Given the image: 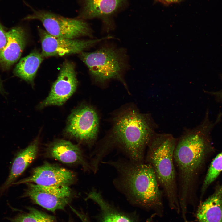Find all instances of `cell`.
Returning <instances> with one entry per match:
<instances>
[{
  "label": "cell",
  "instance_id": "1",
  "mask_svg": "<svg viewBox=\"0 0 222 222\" xmlns=\"http://www.w3.org/2000/svg\"><path fill=\"white\" fill-rule=\"evenodd\" d=\"M220 120L210 121L208 112L200 124L187 130L177 139L174 152L180 208L185 209L192 199L195 182L204 162L208 138Z\"/></svg>",
  "mask_w": 222,
  "mask_h": 222
},
{
  "label": "cell",
  "instance_id": "2",
  "mask_svg": "<svg viewBox=\"0 0 222 222\" xmlns=\"http://www.w3.org/2000/svg\"><path fill=\"white\" fill-rule=\"evenodd\" d=\"M114 121L110 142L98 154L102 157L110 145L116 144L125 150L132 162H144L148 145L157 128L151 116L129 108L118 113Z\"/></svg>",
  "mask_w": 222,
  "mask_h": 222
},
{
  "label": "cell",
  "instance_id": "3",
  "mask_svg": "<svg viewBox=\"0 0 222 222\" xmlns=\"http://www.w3.org/2000/svg\"><path fill=\"white\" fill-rule=\"evenodd\" d=\"M177 138L172 134L156 133L147 148L144 162L150 165L171 208L180 209L174 152Z\"/></svg>",
  "mask_w": 222,
  "mask_h": 222
},
{
  "label": "cell",
  "instance_id": "4",
  "mask_svg": "<svg viewBox=\"0 0 222 222\" xmlns=\"http://www.w3.org/2000/svg\"><path fill=\"white\" fill-rule=\"evenodd\" d=\"M120 175L119 184L137 203L150 208L162 204V192L151 166L145 162L139 163L117 161L109 162Z\"/></svg>",
  "mask_w": 222,
  "mask_h": 222
},
{
  "label": "cell",
  "instance_id": "5",
  "mask_svg": "<svg viewBox=\"0 0 222 222\" xmlns=\"http://www.w3.org/2000/svg\"><path fill=\"white\" fill-rule=\"evenodd\" d=\"M79 54L96 82L104 83L115 79L125 85L123 75L129 66L128 57L123 48L105 45L93 51Z\"/></svg>",
  "mask_w": 222,
  "mask_h": 222
},
{
  "label": "cell",
  "instance_id": "6",
  "mask_svg": "<svg viewBox=\"0 0 222 222\" xmlns=\"http://www.w3.org/2000/svg\"><path fill=\"white\" fill-rule=\"evenodd\" d=\"M25 19L39 21L47 33L56 37L70 39L93 37V31L89 25L79 18H68L49 11L33 9L32 13Z\"/></svg>",
  "mask_w": 222,
  "mask_h": 222
},
{
  "label": "cell",
  "instance_id": "7",
  "mask_svg": "<svg viewBox=\"0 0 222 222\" xmlns=\"http://www.w3.org/2000/svg\"><path fill=\"white\" fill-rule=\"evenodd\" d=\"M39 31L42 48L41 54L43 57L79 54L101 41L113 38L108 35L96 39L81 40L56 37L41 29H39Z\"/></svg>",
  "mask_w": 222,
  "mask_h": 222
},
{
  "label": "cell",
  "instance_id": "8",
  "mask_svg": "<svg viewBox=\"0 0 222 222\" xmlns=\"http://www.w3.org/2000/svg\"><path fill=\"white\" fill-rule=\"evenodd\" d=\"M98 127V118L95 109L83 105L72 111L68 118L65 131L73 138L91 143L96 139Z\"/></svg>",
  "mask_w": 222,
  "mask_h": 222
},
{
  "label": "cell",
  "instance_id": "9",
  "mask_svg": "<svg viewBox=\"0 0 222 222\" xmlns=\"http://www.w3.org/2000/svg\"><path fill=\"white\" fill-rule=\"evenodd\" d=\"M26 184L27 188L24 196L52 212L64 209L72 196V190L68 186H41L31 183Z\"/></svg>",
  "mask_w": 222,
  "mask_h": 222
},
{
  "label": "cell",
  "instance_id": "10",
  "mask_svg": "<svg viewBox=\"0 0 222 222\" xmlns=\"http://www.w3.org/2000/svg\"><path fill=\"white\" fill-rule=\"evenodd\" d=\"M77 84L75 64L72 62L65 61L49 95L39 107L63 105L75 92Z\"/></svg>",
  "mask_w": 222,
  "mask_h": 222
},
{
  "label": "cell",
  "instance_id": "11",
  "mask_svg": "<svg viewBox=\"0 0 222 222\" xmlns=\"http://www.w3.org/2000/svg\"><path fill=\"white\" fill-rule=\"evenodd\" d=\"M76 180V175L72 171L45 162L34 168L29 176L15 182L13 185L31 183L41 186H69Z\"/></svg>",
  "mask_w": 222,
  "mask_h": 222
},
{
  "label": "cell",
  "instance_id": "12",
  "mask_svg": "<svg viewBox=\"0 0 222 222\" xmlns=\"http://www.w3.org/2000/svg\"><path fill=\"white\" fill-rule=\"evenodd\" d=\"M7 41L0 50V64L8 68L20 57L27 43L24 30L20 27L12 28L7 32Z\"/></svg>",
  "mask_w": 222,
  "mask_h": 222
},
{
  "label": "cell",
  "instance_id": "13",
  "mask_svg": "<svg viewBox=\"0 0 222 222\" xmlns=\"http://www.w3.org/2000/svg\"><path fill=\"white\" fill-rule=\"evenodd\" d=\"M39 141L36 139L17 154L12 164L9 174L0 188L3 192L8 189L36 158L38 151Z\"/></svg>",
  "mask_w": 222,
  "mask_h": 222
},
{
  "label": "cell",
  "instance_id": "14",
  "mask_svg": "<svg viewBox=\"0 0 222 222\" xmlns=\"http://www.w3.org/2000/svg\"><path fill=\"white\" fill-rule=\"evenodd\" d=\"M47 153L51 157L63 163L80 164L88 168L80 147L69 141L59 140L54 142L48 148Z\"/></svg>",
  "mask_w": 222,
  "mask_h": 222
},
{
  "label": "cell",
  "instance_id": "15",
  "mask_svg": "<svg viewBox=\"0 0 222 222\" xmlns=\"http://www.w3.org/2000/svg\"><path fill=\"white\" fill-rule=\"evenodd\" d=\"M125 1L83 0L78 18L84 19L109 17L122 6Z\"/></svg>",
  "mask_w": 222,
  "mask_h": 222
},
{
  "label": "cell",
  "instance_id": "16",
  "mask_svg": "<svg viewBox=\"0 0 222 222\" xmlns=\"http://www.w3.org/2000/svg\"><path fill=\"white\" fill-rule=\"evenodd\" d=\"M196 217L198 222H222V185L201 204Z\"/></svg>",
  "mask_w": 222,
  "mask_h": 222
},
{
  "label": "cell",
  "instance_id": "17",
  "mask_svg": "<svg viewBox=\"0 0 222 222\" xmlns=\"http://www.w3.org/2000/svg\"><path fill=\"white\" fill-rule=\"evenodd\" d=\"M43 58L38 52H32L21 59L14 69V74L27 82L32 83Z\"/></svg>",
  "mask_w": 222,
  "mask_h": 222
},
{
  "label": "cell",
  "instance_id": "18",
  "mask_svg": "<svg viewBox=\"0 0 222 222\" xmlns=\"http://www.w3.org/2000/svg\"><path fill=\"white\" fill-rule=\"evenodd\" d=\"M87 199L92 200L99 206L101 212V222H134L130 217L109 204L100 193L95 190L88 194Z\"/></svg>",
  "mask_w": 222,
  "mask_h": 222
},
{
  "label": "cell",
  "instance_id": "19",
  "mask_svg": "<svg viewBox=\"0 0 222 222\" xmlns=\"http://www.w3.org/2000/svg\"><path fill=\"white\" fill-rule=\"evenodd\" d=\"M11 222H56L54 217L35 208H30L27 212L18 215Z\"/></svg>",
  "mask_w": 222,
  "mask_h": 222
},
{
  "label": "cell",
  "instance_id": "20",
  "mask_svg": "<svg viewBox=\"0 0 222 222\" xmlns=\"http://www.w3.org/2000/svg\"><path fill=\"white\" fill-rule=\"evenodd\" d=\"M222 171V152L218 154L211 162L202 188V194Z\"/></svg>",
  "mask_w": 222,
  "mask_h": 222
},
{
  "label": "cell",
  "instance_id": "21",
  "mask_svg": "<svg viewBox=\"0 0 222 222\" xmlns=\"http://www.w3.org/2000/svg\"><path fill=\"white\" fill-rule=\"evenodd\" d=\"M7 41V32L0 23V50L6 45Z\"/></svg>",
  "mask_w": 222,
  "mask_h": 222
},
{
  "label": "cell",
  "instance_id": "22",
  "mask_svg": "<svg viewBox=\"0 0 222 222\" xmlns=\"http://www.w3.org/2000/svg\"><path fill=\"white\" fill-rule=\"evenodd\" d=\"M220 77L222 81V74L220 75ZM210 95L214 96L218 101L222 102V89L216 92H210Z\"/></svg>",
  "mask_w": 222,
  "mask_h": 222
},
{
  "label": "cell",
  "instance_id": "23",
  "mask_svg": "<svg viewBox=\"0 0 222 222\" xmlns=\"http://www.w3.org/2000/svg\"><path fill=\"white\" fill-rule=\"evenodd\" d=\"M71 208L73 211L80 218L82 222H90L88 218L85 215H84L81 212H79L71 207Z\"/></svg>",
  "mask_w": 222,
  "mask_h": 222
},
{
  "label": "cell",
  "instance_id": "24",
  "mask_svg": "<svg viewBox=\"0 0 222 222\" xmlns=\"http://www.w3.org/2000/svg\"><path fill=\"white\" fill-rule=\"evenodd\" d=\"M163 1L168 2H176L178 1L179 0H162Z\"/></svg>",
  "mask_w": 222,
  "mask_h": 222
},
{
  "label": "cell",
  "instance_id": "25",
  "mask_svg": "<svg viewBox=\"0 0 222 222\" xmlns=\"http://www.w3.org/2000/svg\"><path fill=\"white\" fill-rule=\"evenodd\" d=\"M2 86L1 85V83L0 81V92L1 91L2 89Z\"/></svg>",
  "mask_w": 222,
  "mask_h": 222
},
{
  "label": "cell",
  "instance_id": "26",
  "mask_svg": "<svg viewBox=\"0 0 222 222\" xmlns=\"http://www.w3.org/2000/svg\"><path fill=\"white\" fill-rule=\"evenodd\" d=\"M68 222H72L71 221H69Z\"/></svg>",
  "mask_w": 222,
  "mask_h": 222
}]
</instances>
